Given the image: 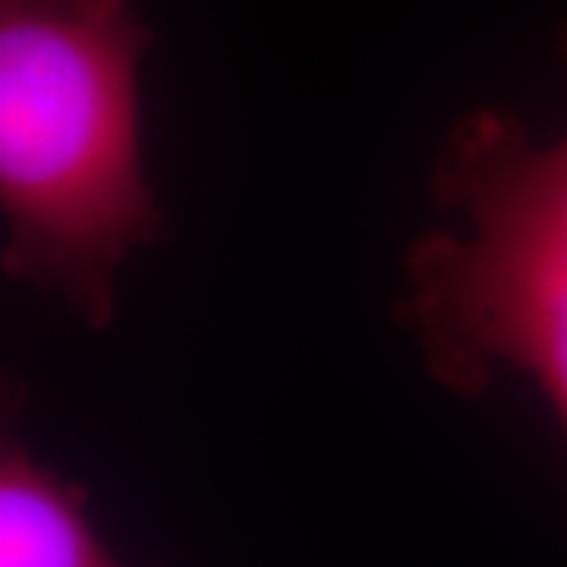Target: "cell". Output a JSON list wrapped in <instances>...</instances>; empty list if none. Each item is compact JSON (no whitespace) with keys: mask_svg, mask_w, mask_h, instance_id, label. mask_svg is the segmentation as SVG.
<instances>
[{"mask_svg":"<svg viewBox=\"0 0 567 567\" xmlns=\"http://www.w3.org/2000/svg\"><path fill=\"white\" fill-rule=\"evenodd\" d=\"M148 41L130 0H0L3 271L95 328L164 227L142 167Z\"/></svg>","mask_w":567,"mask_h":567,"instance_id":"cell-1","label":"cell"},{"mask_svg":"<svg viewBox=\"0 0 567 567\" xmlns=\"http://www.w3.org/2000/svg\"><path fill=\"white\" fill-rule=\"evenodd\" d=\"M558 51L567 63V25ZM435 189L464 230L432 234L410 256L406 312L425 360L457 391L498 369L527 375L567 439V133L539 148L511 117L473 114Z\"/></svg>","mask_w":567,"mask_h":567,"instance_id":"cell-2","label":"cell"},{"mask_svg":"<svg viewBox=\"0 0 567 567\" xmlns=\"http://www.w3.org/2000/svg\"><path fill=\"white\" fill-rule=\"evenodd\" d=\"M0 567H121L85 514L82 488L39 464L10 429L0 451Z\"/></svg>","mask_w":567,"mask_h":567,"instance_id":"cell-3","label":"cell"}]
</instances>
